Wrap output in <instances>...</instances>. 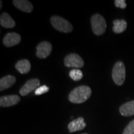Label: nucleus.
I'll return each mask as SVG.
<instances>
[{"mask_svg":"<svg viewBox=\"0 0 134 134\" xmlns=\"http://www.w3.org/2000/svg\"><path fill=\"white\" fill-rule=\"evenodd\" d=\"M21 98L18 95H8L0 98V106L3 108L14 105L19 103Z\"/></svg>","mask_w":134,"mask_h":134,"instance_id":"obj_9","label":"nucleus"},{"mask_svg":"<svg viewBox=\"0 0 134 134\" xmlns=\"http://www.w3.org/2000/svg\"><path fill=\"white\" fill-rule=\"evenodd\" d=\"M112 77L114 83L118 86H121L125 79V67L122 61H118L115 63L112 72Z\"/></svg>","mask_w":134,"mask_h":134,"instance_id":"obj_3","label":"nucleus"},{"mask_svg":"<svg viewBox=\"0 0 134 134\" xmlns=\"http://www.w3.org/2000/svg\"><path fill=\"white\" fill-rule=\"evenodd\" d=\"M65 65L67 67L81 68L84 66V61L79 55L76 53H70L66 55L64 60Z\"/></svg>","mask_w":134,"mask_h":134,"instance_id":"obj_5","label":"nucleus"},{"mask_svg":"<svg viewBox=\"0 0 134 134\" xmlns=\"http://www.w3.org/2000/svg\"><path fill=\"white\" fill-rule=\"evenodd\" d=\"M113 31L115 34H120L126 29L127 23L124 19H116L113 21Z\"/></svg>","mask_w":134,"mask_h":134,"instance_id":"obj_16","label":"nucleus"},{"mask_svg":"<svg viewBox=\"0 0 134 134\" xmlns=\"http://www.w3.org/2000/svg\"><path fill=\"white\" fill-rule=\"evenodd\" d=\"M13 4L18 9L26 13H31L34 9L33 5L27 0H14Z\"/></svg>","mask_w":134,"mask_h":134,"instance_id":"obj_11","label":"nucleus"},{"mask_svg":"<svg viewBox=\"0 0 134 134\" xmlns=\"http://www.w3.org/2000/svg\"><path fill=\"white\" fill-rule=\"evenodd\" d=\"M49 91V88L46 85H43V86H39L37 88L35 91V94L36 95H41L43 94L47 93Z\"/></svg>","mask_w":134,"mask_h":134,"instance_id":"obj_19","label":"nucleus"},{"mask_svg":"<svg viewBox=\"0 0 134 134\" xmlns=\"http://www.w3.org/2000/svg\"><path fill=\"white\" fill-rule=\"evenodd\" d=\"M50 22L55 29L62 32H70L73 29L71 23L62 17L53 16L50 18Z\"/></svg>","mask_w":134,"mask_h":134,"instance_id":"obj_4","label":"nucleus"},{"mask_svg":"<svg viewBox=\"0 0 134 134\" xmlns=\"http://www.w3.org/2000/svg\"><path fill=\"white\" fill-rule=\"evenodd\" d=\"M123 134H134V119L127 125L124 130Z\"/></svg>","mask_w":134,"mask_h":134,"instance_id":"obj_18","label":"nucleus"},{"mask_svg":"<svg viewBox=\"0 0 134 134\" xmlns=\"http://www.w3.org/2000/svg\"><path fill=\"white\" fill-rule=\"evenodd\" d=\"M21 36L16 32L8 33L3 38V44L8 47L16 46L21 42Z\"/></svg>","mask_w":134,"mask_h":134,"instance_id":"obj_8","label":"nucleus"},{"mask_svg":"<svg viewBox=\"0 0 134 134\" xmlns=\"http://www.w3.org/2000/svg\"><path fill=\"white\" fill-rule=\"evenodd\" d=\"M91 90L88 86L76 87L70 92L68 95V99L71 103L80 104L85 103L91 95Z\"/></svg>","mask_w":134,"mask_h":134,"instance_id":"obj_1","label":"nucleus"},{"mask_svg":"<svg viewBox=\"0 0 134 134\" xmlns=\"http://www.w3.org/2000/svg\"><path fill=\"white\" fill-rule=\"evenodd\" d=\"M120 114L123 116L129 117L134 115V100L122 104L119 108Z\"/></svg>","mask_w":134,"mask_h":134,"instance_id":"obj_12","label":"nucleus"},{"mask_svg":"<svg viewBox=\"0 0 134 134\" xmlns=\"http://www.w3.org/2000/svg\"><path fill=\"white\" fill-rule=\"evenodd\" d=\"M82 134H88V133H82Z\"/></svg>","mask_w":134,"mask_h":134,"instance_id":"obj_22","label":"nucleus"},{"mask_svg":"<svg viewBox=\"0 0 134 134\" xmlns=\"http://www.w3.org/2000/svg\"><path fill=\"white\" fill-rule=\"evenodd\" d=\"M16 77L12 75H8L3 77L0 80V91H2L12 86L16 83Z\"/></svg>","mask_w":134,"mask_h":134,"instance_id":"obj_14","label":"nucleus"},{"mask_svg":"<svg viewBox=\"0 0 134 134\" xmlns=\"http://www.w3.org/2000/svg\"><path fill=\"white\" fill-rule=\"evenodd\" d=\"M0 24L5 28H13L16 25L14 20L7 13H3L0 16Z\"/></svg>","mask_w":134,"mask_h":134,"instance_id":"obj_13","label":"nucleus"},{"mask_svg":"<svg viewBox=\"0 0 134 134\" xmlns=\"http://www.w3.org/2000/svg\"><path fill=\"white\" fill-rule=\"evenodd\" d=\"M40 83H40L39 80L37 78H33V79L28 80L20 89V94L23 96H26L31 92L38 88L40 86Z\"/></svg>","mask_w":134,"mask_h":134,"instance_id":"obj_6","label":"nucleus"},{"mask_svg":"<svg viewBox=\"0 0 134 134\" xmlns=\"http://www.w3.org/2000/svg\"><path fill=\"white\" fill-rule=\"evenodd\" d=\"M115 6L117 8H120L121 9H125L127 7V4L125 0H115L114 1Z\"/></svg>","mask_w":134,"mask_h":134,"instance_id":"obj_20","label":"nucleus"},{"mask_svg":"<svg viewBox=\"0 0 134 134\" xmlns=\"http://www.w3.org/2000/svg\"><path fill=\"white\" fill-rule=\"evenodd\" d=\"M16 70L21 74H26L29 73L31 68V65L30 62L27 59L19 60L15 65Z\"/></svg>","mask_w":134,"mask_h":134,"instance_id":"obj_15","label":"nucleus"},{"mask_svg":"<svg viewBox=\"0 0 134 134\" xmlns=\"http://www.w3.org/2000/svg\"><path fill=\"white\" fill-rule=\"evenodd\" d=\"M0 4H1V6H0V9H1V8H2V4H3V2H2V1H0Z\"/></svg>","mask_w":134,"mask_h":134,"instance_id":"obj_21","label":"nucleus"},{"mask_svg":"<svg viewBox=\"0 0 134 134\" xmlns=\"http://www.w3.org/2000/svg\"><path fill=\"white\" fill-rule=\"evenodd\" d=\"M86 126V122L82 117H78L76 119L72 120L68 125V130L70 133L82 130Z\"/></svg>","mask_w":134,"mask_h":134,"instance_id":"obj_10","label":"nucleus"},{"mask_svg":"<svg viewBox=\"0 0 134 134\" xmlns=\"http://www.w3.org/2000/svg\"><path fill=\"white\" fill-rule=\"evenodd\" d=\"M69 76L72 80L77 81L82 79L83 75L80 70L73 69L70 71Z\"/></svg>","mask_w":134,"mask_h":134,"instance_id":"obj_17","label":"nucleus"},{"mask_svg":"<svg viewBox=\"0 0 134 134\" xmlns=\"http://www.w3.org/2000/svg\"><path fill=\"white\" fill-rule=\"evenodd\" d=\"M91 24L94 34L96 36H100L105 32L107 27L106 21L99 14H95L91 18Z\"/></svg>","mask_w":134,"mask_h":134,"instance_id":"obj_2","label":"nucleus"},{"mask_svg":"<svg viewBox=\"0 0 134 134\" xmlns=\"http://www.w3.org/2000/svg\"><path fill=\"white\" fill-rule=\"evenodd\" d=\"M36 55L39 58H46L51 53L52 46L49 42H42L37 46Z\"/></svg>","mask_w":134,"mask_h":134,"instance_id":"obj_7","label":"nucleus"}]
</instances>
